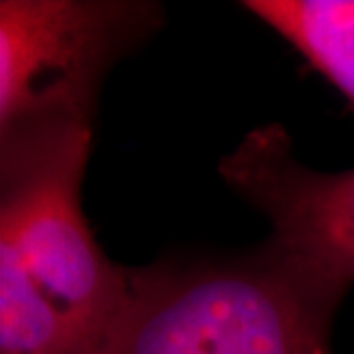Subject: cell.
<instances>
[{"label":"cell","instance_id":"4","mask_svg":"<svg viewBox=\"0 0 354 354\" xmlns=\"http://www.w3.org/2000/svg\"><path fill=\"white\" fill-rule=\"evenodd\" d=\"M218 173L272 223V242L343 288L354 286V168L324 173L297 159L281 124L246 133Z\"/></svg>","mask_w":354,"mask_h":354},{"label":"cell","instance_id":"2","mask_svg":"<svg viewBox=\"0 0 354 354\" xmlns=\"http://www.w3.org/2000/svg\"><path fill=\"white\" fill-rule=\"evenodd\" d=\"M92 127L0 138V251L58 306L97 354L127 299L129 267L111 263L83 214Z\"/></svg>","mask_w":354,"mask_h":354},{"label":"cell","instance_id":"5","mask_svg":"<svg viewBox=\"0 0 354 354\" xmlns=\"http://www.w3.org/2000/svg\"><path fill=\"white\" fill-rule=\"evenodd\" d=\"M242 7L281 35L354 109V0H249Z\"/></svg>","mask_w":354,"mask_h":354},{"label":"cell","instance_id":"3","mask_svg":"<svg viewBox=\"0 0 354 354\" xmlns=\"http://www.w3.org/2000/svg\"><path fill=\"white\" fill-rule=\"evenodd\" d=\"M143 0H3L0 138L92 127L106 74L161 26Z\"/></svg>","mask_w":354,"mask_h":354},{"label":"cell","instance_id":"1","mask_svg":"<svg viewBox=\"0 0 354 354\" xmlns=\"http://www.w3.org/2000/svg\"><path fill=\"white\" fill-rule=\"evenodd\" d=\"M345 292L272 239L244 256L129 269L97 354H334Z\"/></svg>","mask_w":354,"mask_h":354}]
</instances>
